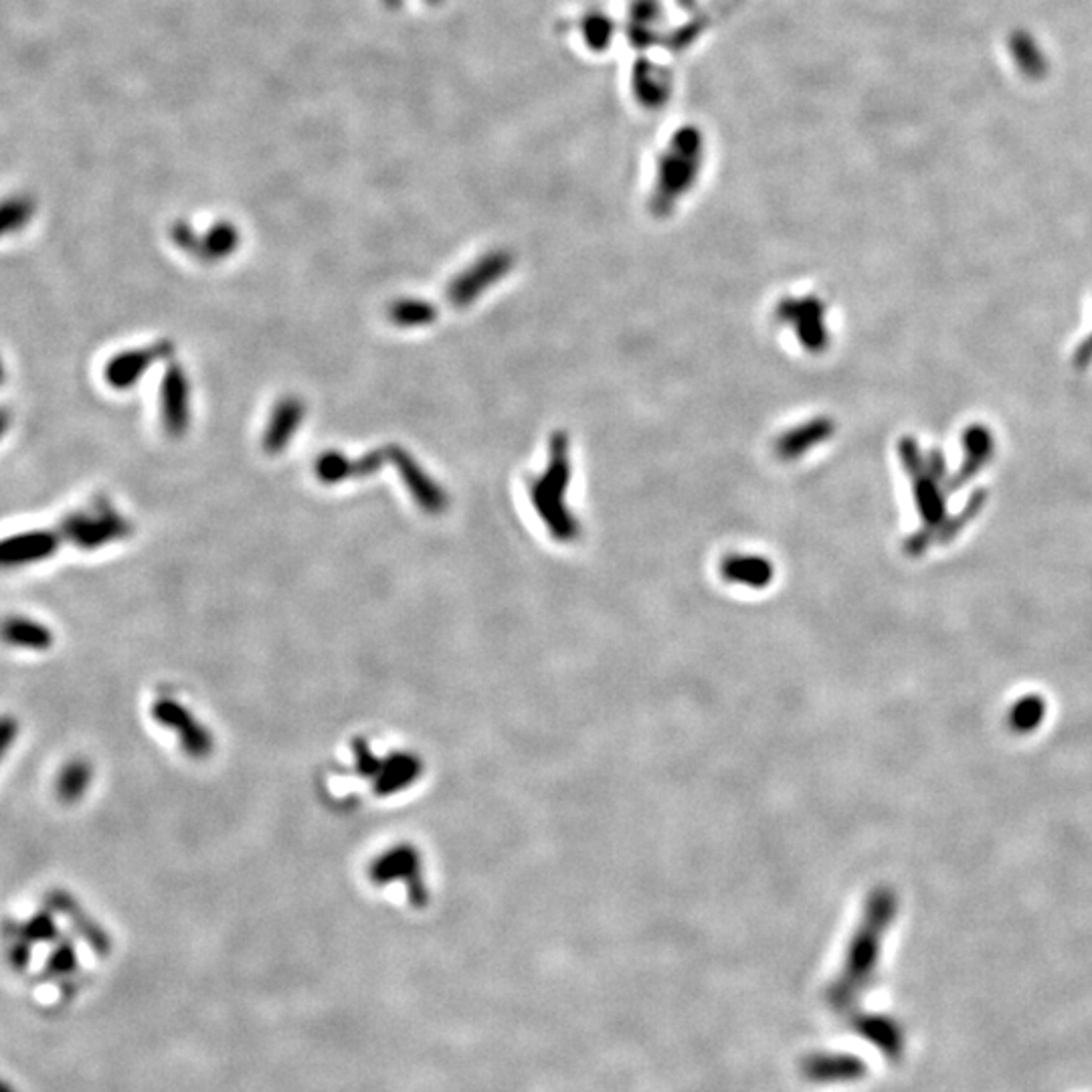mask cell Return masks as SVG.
<instances>
[{
	"label": "cell",
	"instance_id": "277c9868",
	"mask_svg": "<svg viewBox=\"0 0 1092 1092\" xmlns=\"http://www.w3.org/2000/svg\"><path fill=\"white\" fill-rule=\"evenodd\" d=\"M0 641L17 650L47 652L53 648L55 633L53 630L31 617L13 615L0 624Z\"/></svg>",
	"mask_w": 1092,
	"mask_h": 1092
},
{
	"label": "cell",
	"instance_id": "8fae6325",
	"mask_svg": "<svg viewBox=\"0 0 1092 1092\" xmlns=\"http://www.w3.org/2000/svg\"><path fill=\"white\" fill-rule=\"evenodd\" d=\"M18 733H20V725L13 714L0 716V763L5 761V757L15 747Z\"/></svg>",
	"mask_w": 1092,
	"mask_h": 1092
},
{
	"label": "cell",
	"instance_id": "3957f363",
	"mask_svg": "<svg viewBox=\"0 0 1092 1092\" xmlns=\"http://www.w3.org/2000/svg\"><path fill=\"white\" fill-rule=\"evenodd\" d=\"M45 906L49 910H53V914H61L69 923V927L76 931L95 953L104 955L110 951L108 933L97 925L91 914L85 912L84 904L73 897L71 892H67L65 888H51L45 895Z\"/></svg>",
	"mask_w": 1092,
	"mask_h": 1092
},
{
	"label": "cell",
	"instance_id": "ba28073f",
	"mask_svg": "<svg viewBox=\"0 0 1092 1092\" xmlns=\"http://www.w3.org/2000/svg\"><path fill=\"white\" fill-rule=\"evenodd\" d=\"M33 217V203L29 198H11L0 203V237L17 233L27 225Z\"/></svg>",
	"mask_w": 1092,
	"mask_h": 1092
},
{
	"label": "cell",
	"instance_id": "7a4b0ae2",
	"mask_svg": "<svg viewBox=\"0 0 1092 1092\" xmlns=\"http://www.w3.org/2000/svg\"><path fill=\"white\" fill-rule=\"evenodd\" d=\"M61 534L53 530H22L0 538V568H20L51 559Z\"/></svg>",
	"mask_w": 1092,
	"mask_h": 1092
},
{
	"label": "cell",
	"instance_id": "30bf717a",
	"mask_svg": "<svg viewBox=\"0 0 1092 1092\" xmlns=\"http://www.w3.org/2000/svg\"><path fill=\"white\" fill-rule=\"evenodd\" d=\"M5 942H7L5 953H7V959H9L13 970H27V965L31 963V947L33 945L20 935L18 927L11 929V938H7Z\"/></svg>",
	"mask_w": 1092,
	"mask_h": 1092
},
{
	"label": "cell",
	"instance_id": "7c38bea8",
	"mask_svg": "<svg viewBox=\"0 0 1092 1092\" xmlns=\"http://www.w3.org/2000/svg\"><path fill=\"white\" fill-rule=\"evenodd\" d=\"M9 427H11V415H9V411L0 409V439H3V435L9 431Z\"/></svg>",
	"mask_w": 1092,
	"mask_h": 1092
},
{
	"label": "cell",
	"instance_id": "8992f818",
	"mask_svg": "<svg viewBox=\"0 0 1092 1092\" xmlns=\"http://www.w3.org/2000/svg\"><path fill=\"white\" fill-rule=\"evenodd\" d=\"M725 575L742 585L761 587L771 579V566L759 559H733L725 564Z\"/></svg>",
	"mask_w": 1092,
	"mask_h": 1092
},
{
	"label": "cell",
	"instance_id": "52a82bcc",
	"mask_svg": "<svg viewBox=\"0 0 1092 1092\" xmlns=\"http://www.w3.org/2000/svg\"><path fill=\"white\" fill-rule=\"evenodd\" d=\"M18 931L31 942V945H37V942H53L57 940L59 935L53 910L49 908L31 914L27 921H22V925H18Z\"/></svg>",
	"mask_w": 1092,
	"mask_h": 1092
},
{
	"label": "cell",
	"instance_id": "6da1fadb",
	"mask_svg": "<svg viewBox=\"0 0 1092 1092\" xmlns=\"http://www.w3.org/2000/svg\"><path fill=\"white\" fill-rule=\"evenodd\" d=\"M123 532H126V525L110 508H85L73 512L61 525V536L84 551H93L97 546L123 536Z\"/></svg>",
	"mask_w": 1092,
	"mask_h": 1092
},
{
	"label": "cell",
	"instance_id": "9c48e42d",
	"mask_svg": "<svg viewBox=\"0 0 1092 1092\" xmlns=\"http://www.w3.org/2000/svg\"><path fill=\"white\" fill-rule=\"evenodd\" d=\"M78 967V951L69 940H57L55 947L49 953L45 961V972L51 977H63L76 972Z\"/></svg>",
	"mask_w": 1092,
	"mask_h": 1092
},
{
	"label": "cell",
	"instance_id": "5b68a950",
	"mask_svg": "<svg viewBox=\"0 0 1092 1092\" xmlns=\"http://www.w3.org/2000/svg\"><path fill=\"white\" fill-rule=\"evenodd\" d=\"M91 779H93V768L89 761L82 757L69 759L57 773L55 798L63 805H73L82 802L91 785Z\"/></svg>",
	"mask_w": 1092,
	"mask_h": 1092
},
{
	"label": "cell",
	"instance_id": "4fadbf2b",
	"mask_svg": "<svg viewBox=\"0 0 1092 1092\" xmlns=\"http://www.w3.org/2000/svg\"><path fill=\"white\" fill-rule=\"evenodd\" d=\"M3 381H5V366H3V360H0V383H3Z\"/></svg>",
	"mask_w": 1092,
	"mask_h": 1092
}]
</instances>
